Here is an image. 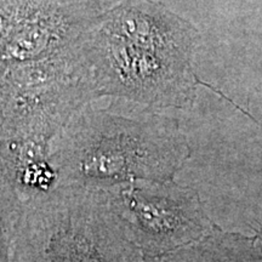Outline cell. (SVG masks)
<instances>
[{
	"mask_svg": "<svg viewBox=\"0 0 262 262\" xmlns=\"http://www.w3.org/2000/svg\"><path fill=\"white\" fill-rule=\"evenodd\" d=\"M198 31L148 0L104 11L84 42L94 98L111 96L153 110L189 107L201 83L193 68Z\"/></svg>",
	"mask_w": 262,
	"mask_h": 262,
	"instance_id": "1",
	"label": "cell"
},
{
	"mask_svg": "<svg viewBox=\"0 0 262 262\" xmlns=\"http://www.w3.org/2000/svg\"><path fill=\"white\" fill-rule=\"evenodd\" d=\"M189 156L176 119L160 114L131 118L88 106L51 148L58 186L102 189L137 180L172 181Z\"/></svg>",
	"mask_w": 262,
	"mask_h": 262,
	"instance_id": "2",
	"label": "cell"
},
{
	"mask_svg": "<svg viewBox=\"0 0 262 262\" xmlns=\"http://www.w3.org/2000/svg\"><path fill=\"white\" fill-rule=\"evenodd\" d=\"M2 262H147L106 189L58 186L2 209Z\"/></svg>",
	"mask_w": 262,
	"mask_h": 262,
	"instance_id": "3",
	"label": "cell"
},
{
	"mask_svg": "<svg viewBox=\"0 0 262 262\" xmlns=\"http://www.w3.org/2000/svg\"><path fill=\"white\" fill-rule=\"evenodd\" d=\"M102 14L89 0H2L0 74L84 75L85 39Z\"/></svg>",
	"mask_w": 262,
	"mask_h": 262,
	"instance_id": "4",
	"label": "cell"
},
{
	"mask_svg": "<svg viewBox=\"0 0 262 262\" xmlns=\"http://www.w3.org/2000/svg\"><path fill=\"white\" fill-rule=\"evenodd\" d=\"M106 191L146 261L198 241L216 226L205 214L198 193L173 180H137Z\"/></svg>",
	"mask_w": 262,
	"mask_h": 262,
	"instance_id": "5",
	"label": "cell"
},
{
	"mask_svg": "<svg viewBox=\"0 0 262 262\" xmlns=\"http://www.w3.org/2000/svg\"><path fill=\"white\" fill-rule=\"evenodd\" d=\"M147 262H262L258 237L225 232L215 226L204 237Z\"/></svg>",
	"mask_w": 262,
	"mask_h": 262,
	"instance_id": "6",
	"label": "cell"
}]
</instances>
